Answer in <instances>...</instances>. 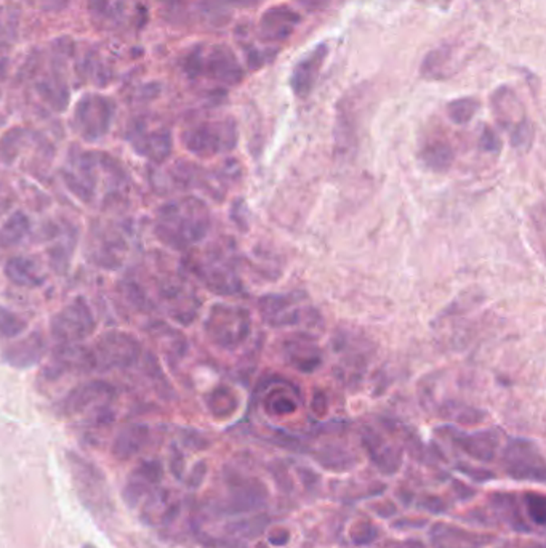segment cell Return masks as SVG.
<instances>
[{
  "instance_id": "cell-1",
  "label": "cell",
  "mask_w": 546,
  "mask_h": 548,
  "mask_svg": "<svg viewBox=\"0 0 546 548\" xmlns=\"http://www.w3.org/2000/svg\"><path fill=\"white\" fill-rule=\"evenodd\" d=\"M210 229V214L204 202L196 197L168 202L159 210L160 239L177 249L201 243Z\"/></svg>"
},
{
  "instance_id": "cell-2",
  "label": "cell",
  "mask_w": 546,
  "mask_h": 548,
  "mask_svg": "<svg viewBox=\"0 0 546 548\" xmlns=\"http://www.w3.org/2000/svg\"><path fill=\"white\" fill-rule=\"evenodd\" d=\"M66 458L72 486L81 504L100 524H110L114 518L116 508L103 472L87 458L81 457L74 452H68Z\"/></svg>"
},
{
  "instance_id": "cell-3",
  "label": "cell",
  "mask_w": 546,
  "mask_h": 548,
  "mask_svg": "<svg viewBox=\"0 0 546 548\" xmlns=\"http://www.w3.org/2000/svg\"><path fill=\"white\" fill-rule=\"evenodd\" d=\"M206 333L212 343L233 351L241 347L252 333V316L243 306L216 303L206 320Z\"/></svg>"
},
{
  "instance_id": "cell-4",
  "label": "cell",
  "mask_w": 546,
  "mask_h": 548,
  "mask_svg": "<svg viewBox=\"0 0 546 548\" xmlns=\"http://www.w3.org/2000/svg\"><path fill=\"white\" fill-rule=\"evenodd\" d=\"M492 110L498 124L510 132L512 148L527 153L533 143V127L514 91L510 87H500L492 95Z\"/></svg>"
},
{
  "instance_id": "cell-5",
  "label": "cell",
  "mask_w": 546,
  "mask_h": 548,
  "mask_svg": "<svg viewBox=\"0 0 546 548\" xmlns=\"http://www.w3.org/2000/svg\"><path fill=\"white\" fill-rule=\"evenodd\" d=\"M239 133L233 119L196 125L183 135L187 151L197 158H214L231 153L237 146Z\"/></svg>"
},
{
  "instance_id": "cell-6",
  "label": "cell",
  "mask_w": 546,
  "mask_h": 548,
  "mask_svg": "<svg viewBox=\"0 0 546 548\" xmlns=\"http://www.w3.org/2000/svg\"><path fill=\"white\" fill-rule=\"evenodd\" d=\"M91 354L93 368L100 370L130 368L141 356V345L130 333L112 331L98 339Z\"/></svg>"
},
{
  "instance_id": "cell-7",
  "label": "cell",
  "mask_w": 546,
  "mask_h": 548,
  "mask_svg": "<svg viewBox=\"0 0 546 548\" xmlns=\"http://www.w3.org/2000/svg\"><path fill=\"white\" fill-rule=\"evenodd\" d=\"M502 464L506 475L518 481H545V460L540 452L539 446L531 439L514 437L508 441Z\"/></svg>"
},
{
  "instance_id": "cell-8",
  "label": "cell",
  "mask_w": 546,
  "mask_h": 548,
  "mask_svg": "<svg viewBox=\"0 0 546 548\" xmlns=\"http://www.w3.org/2000/svg\"><path fill=\"white\" fill-rule=\"evenodd\" d=\"M228 485V500L218 510L223 514H239L255 512L263 507L268 499V489L260 479L247 478L235 470H226L225 475Z\"/></svg>"
},
{
  "instance_id": "cell-9",
  "label": "cell",
  "mask_w": 546,
  "mask_h": 548,
  "mask_svg": "<svg viewBox=\"0 0 546 548\" xmlns=\"http://www.w3.org/2000/svg\"><path fill=\"white\" fill-rule=\"evenodd\" d=\"M95 329L91 306L83 299H76L52 320V333L62 345H74L85 341Z\"/></svg>"
},
{
  "instance_id": "cell-10",
  "label": "cell",
  "mask_w": 546,
  "mask_h": 548,
  "mask_svg": "<svg viewBox=\"0 0 546 548\" xmlns=\"http://www.w3.org/2000/svg\"><path fill=\"white\" fill-rule=\"evenodd\" d=\"M304 295L302 292L268 293L258 300V310L271 327H287L302 324L306 316Z\"/></svg>"
},
{
  "instance_id": "cell-11",
  "label": "cell",
  "mask_w": 546,
  "mask_h": 548,
  "mask_svg": "<svg viewBox=\"0 0 546 548\" xmlns=\"http://www.w3.org/2000/svg\"><path fill=\"white\" fill-rule=\"evenodd\" d=\"M196 273L206 287L218 295H237L243 292V281L226 258H208L196 266Z\"/></svg>"
},
{
  "instance_id": "cell-12",
  "label": "cell",
  "mask_w": 546,
  "mask_h": 548,
  "mask_svg": "<svg viewBox=\"0 0 546 548\" xmlns=\"http://www.w3.org/2000/svg\"><path fill=\"white\" fill-rule=\"evenodd\" d=\"M358 129H359V116L353 100L348 98L340 100L333 139H335V151L341 159L351 158L356 151Z\"/></svg>"
},
{
  "instance_id": "cell-13",
  "label": "cell",
  "mask_w": 546,
  "mask_h": 548,
  "mask_svg": "<svg viewBox=\"0 0 546 548\" xmlns=\"http://www.w3.org/2000/svg\"><path fill=\"white\" fill-rule=\"evenodd\" d=\"M327 55H329L327 45L319 43L318 47H314L311 52H308L303 58L298 60L291 76L292 91L298 98H306L311 95Z\"/></svg>"
},
{
  "instance_id": "cell-14",
  "label": "cell",
  "mask_w": 546,
  "mask_h": 548,
  "mask_svg": "<svg viewBox=\"0 0 546 548\" xmlns=\"http://www.w3.org/2000/svg\"><path fill=\"white\" fill-rule=\"evenodd\" d=\"M362 446L377 468L385 475H395L402 466V451L391 445L378 431L366 427L360 435Z\"/></svg>"
},
{
  "instance_id": "cell-15",
  "label": "cell",
  "mask_w": 546,
  "mask_h": 548,
  "mask_svg": "<svg viewBox=\"0 0 546 548\" xmlns=\"http://www.w3.org/2000/svg\"><path fill=\"white\" fill-rule=\"evenodd\" d=\"M77 120L85 139H100L110 129L111 106L103 98H87L77 106Z\"/></svg>"
},
{
  "instance_id": "cell-16",
  "label": "cell",
  "mask_w": 546,
  "mask_h": 548,
  "mask_svg": "<svg viewBox=\"0 0 546 548\" xmlns=\"http://www.w3.org/2000/svg\"><path fill=\"white\" fill-rule=\"evenodd\" d=\"M302 16L285 5L268 8L258 23V31L266 42H283L297 29Z\"/></svg>"
},
{
  "instance_id": "cell-17",
  "label": "cell",
  "mask_w": 546,
  "mask_h": 548,
  "mask_svg": "<svg viewBox=\"0 0 546 548\" xmlns=\"http://www.w3.org/2000/svg\"><path fill=\"white\" fill-rule=\"evenodd\" d=\"M112 396H114V389L110 383L101 382V380L83 383L64 398L62 404V412L66 416H74V414L89 409L95 404L110 401Z\"/></svg>"
},
{
  "instance_id": "cell-18",
  "label": "cell",
  "mask_w": 546,
  "mask_h": 548,
  "mask_svg": "<svg viewBox=\"0 0 546 548\" xmlns=\"http://www.w3.org/2000/svg\"><path fill=\"white\" fill-rule=\"evenodd\" d=\"M429 535L433 548H483L493 541L492 535L474 534L466 529L444 523L435 524Z\"/></svg>"
},
{
  "instance_id": "cell-19",
  "label": "cell",
  "mask_w": 546,
  "mask_h": 548,
  "mask_svg": "<svg viewBox=\"0 0 546 548\" xmlns=\"http://www.w3.org/2000/svg\"><path fill=\"white\" fill-rule=\"evenodd\" d=\"M450 437L460 451H464L466 456H470L474 460L492 462L495 458L498 446V437L495 431L464 433V431L450 430Z\"/></svg>"
},
{
  "instance_id": "cell-20",
  "label": "cell",
  "mask_w": 546,
  "mask_h": 548,
  "mask_svg": "<svg viewBox=\"0 0 546 548\" xmlns=\"http://www.w3.org/2000/svg\"><path fill=\"white\" fill-rule=\"evenodd\" d=\"M263 396V408L266 414L273 417L292 416L297 412L302 403V396L292 383L277 379L268 383Z\"/></svg>"
},
{
  "instance_id": "cell-21",
  "label": "cell",
  "mask_w": 546,
  "mask_h": 548,
  "mask_svg": "<svg viewBox=\"0 0 546 548\" xmlns=\"http://www.w3.org/2000/svg\"><path fill=\"white\" fill-rule=\"evenodd\" d=\"M45 348L47 345L42 333H29L28 337L10 343L2 351V360L16 369L33 368L41 362Z\"/></svg>"
},
{
  "instance_id": "cell-22",
  "label": "cell",
  "mask_w": 546,
  "mask_h": 548,
  "mask_svg": "<svg viewBox=\"0 0 546 548\" xmlns=\"http://www.w3.org/2000/svg\"><path fill=\"white\" fill-rule=\"evenodd\" d=\"M207 72L218 82L235 85L243 81L244 71L233 50L220 45L215 47L207 58Z\"/></svg>"
},
{
  "instance_id": "cell-23",
  "label": "cell",
  "mask_w": 546,
  "mask_h": 548,
  "mask_svg": "<svg viewBox=\"0 0 546 548\" xmlns=\"http://www.w3.org/2000/svg\"><path fill=\"white\" fill-rule=\"evenodd\" d=\"M283 354H285L287 361L291 362V366L306 374L316 370L322 362V356H321L318 345L312 339H306V337L287 341Z\"/></svg>"
},
{
  "instance_id": "cell-24",
  "label": "cell",
  "mask_w": 546,
  "mask_h": 548,
  "mask_svg": "<svg viewBox=\"0 0 546 548\" xmlns=\"http://www.w3.org/2000/svg\"><path fill=\"white\" fill-rule=\"evenodd\" d=\"M149 439V428L143 424L127 425L119 431L112 443V456L118 460H130L135 457Z\"/></svg>"
},
{
  "instance_id": "cell-25",
  "label": "cell",
  "mask_w": 546,
  "mask_h": 548,
  "mask_svg": "<svg viewBox=\"0 0 546 548\" xmlns=\"http://www.w3.org/2000/svg\"><path fill=\"white\" fill-rule=\"evenodd\" d=\"M418 160L426 170L435 174H445L450 167L454 166L455 151L454 148L444 139H431L422 146L418 153Z\"/></svg>"
},
{
  "instance_id": "cell-26",
  "label": "cell",
  "mask_w": 546,
  "mask_h": 548,
  "mask_svg": "<svg viewBox=\"0 0 546 548\" xmlns=\"http://www.w3.org/2000/svg\"><path fill=\"white\" fill-rule=\"evenodd\" d=\"M491 507L495 514L500 516V520L505 521L510 524V528L518 531V533H529L531 529L527 528L526 521L522 518V510L519 507L516 495L508 493L492 494Z\"/></svg>"
},
{
  "instance_id": "cell-27",
  "label": "cell",
  "mask_w": 546,
  "mask_h": 548,
  "mask_svg": "<svg viewBox=\"0 0 546 548\" xmlns=\"http://www.w3.org/2000/svg\"><path fill=\"white\" fill-rule=\"evenodd\" d=\"M456 62L455 49L449 45H443L439 49L429 52L422 66V74L428 79H445L449 74L455 72L454 62Z\"/></svg>"
},
{
  "instance_id": "cell-28",
  "label": "cell",
  "mask_w": 546,
  "mask_h": 548,
  "mask_svg": "<svg viewBox=\"0 0 546 548\" xmlns=\"http://www.w3.org/2000/svg\"><path fill=\"white\" fill-rule=\"evenodd\" d=\"M5 274L14 284L24 285V287H35L43 283L37 264L26 257L10 258L5 264Z\"/></svg>"
},
{
  "instance_id": "cell-29",
  "label": "cell",
  "mask_w": 546,
  "mask_h": 548,
  "mask_svg": "<svg viewBox=\"0 0 546 548\" xmlns=\"http://www.w3.org/2000/svg\"><path fill=\"white\" fill-rule=\"evenodd\" d=\"M316 460H318L319 466H324L325 470H332V472L351 470L358 462L353 452L348 451L346 447L339 445H327L321 447L316 452Z\"/></svg>"
},
{
  "instance_id": "cell-30",
  "label": "cell",
  "mask_w": 546,
  "mask_h": 548,
  "mask_svg": "<svg viewBox=\"0 0 546 548\" xmlns=\"http://www.w3.org/2000/svg\"><path fill=\"white\" fill-rule=\"evenodd\" d=\"M208 410L215 418H228L239 408V399L228 387H216L206 398Z\"/></svg>"
},
{
  "instance_id": "cell-31",
  "label": "cell",
  "mask_w": 546,
  "mask_h": 548,
  "mask_svg": "<svg viewBox=\"0 0 546 548\" xmlns=\"http://www.w3.org/2000/svg\"><path fill=\"white\" fill-rule=\"evenodd\" d=\"M135 145L139 146V153L156 162H164L172 154V137L166 130L151 133L145 139L141 137Z\"/></svg>"
},
{
  "instance_id": "cell-32",
  "label": "cell",
  "mask_w": 546,
  "mask_h": 548,
  "mask_svg": "<svg viewBox=\"0 0 546 548\" xmlns=\"http://www.w3.org/2000/svg\"><path fill=\"white\" fill-rule=\"evenodd\" d=\"M29 218L23 212H14V216L8 218L7 222L4 223V226L0 228V244L4 247H12L20 244L24 236L28 235Z\"/></svg>"
},
{
  "instance_id": "cell-33",
  "label": "cell",
  "mask_w": 546,
  "mask_h": 548,
  "mask_svg": "<svg viewBox=\"0 0 546 548\" xmlns=\"http://www.w3.org/2000/svg\"><path fill=\"white\" fill-rule=\"evenodd\" d=\"M479 111V101L476 98H458L447 104V116L456 125L470 124Z\"/></svg>"
},
{
  "instance_id": "cell-34",
  "label": "cell",
  "mask_w": 546,
  "mask_h": 548,
  "mask_svg": "<svg viewBox=\"0 0 546 548\" xmlns=\"http://www.w3.org/2000/svg\"><path fill=\"white\" fill-rule=\"evenodd\" d=\"M443 417L454 420L456 424L476 425L484 420L485 414L483 410L476 409V408L450 401L443 408Z\"/></svg>"
},
{
  "instance_id": "cell-35",
  "label": "cell",
  "mask_w": 546,
  "mask_h": 548,
  "mask_svg": "<svg viewBox=\"0 0 546 548\" xmlns=\"http://www.w3.org/2000/svg\"><path fill=\"white\" fill-rule=\"evenodd\" d=\"M152 485L148 479L143 478L139 472L133 470L132 476L127 481L122 497H124L125 505L127 507L135 508L139 505L141 500L145 499L146 495L151 491Z\"/></svg>"
},
{
  "instance_id": "cell-36",
  "label": "cell",
  "mask_w": 546,
  "mask_h": 548,
  "mask_svg": "<svg viewBox=\"0 0 546 548\" xmlns=\"http://www.w3.org/2000/svg\"><path fill=\"white\" fill-rule=\"evenodd\" d=\"M26 322L0 306V339H14L24 332Z\"/></svg>"
},
{
  "instance_id": "cell-37",
  "label": "cell",
  "mask_w": 546,
  "mask_h": 548,
  "mask_svg": "<svg viewBox=\"0 0 546 548\" xmlns=\"http://www.w3.org/2000/svg\"><path fill=\"white\" fill-rule=\"evenodd\" d=\"M524 507L533 524L543 526L546 521V500L541 494L527 493L524 494Z\"/></svg>"
},
{
  "instance_id": "cell-38",
  "label": "cell",
  "mask_w": 546,
  "mask_h": 548,
  "mask_svg": "<svg viewBox=\"0 0 546 548\" xmlns=\"http://www.w3.org/2000/svg\"><path fill=\"white\" fill-rule=\"evenodd\" d=\"M268 521L270 520H268L266 516L260 514V516H256V518H254V520L243 521V523H235V526H231V528H229V533H231L233 535H247V537H255V535H260L262 533H263Z\"/></svg>"
},
{
  "instance_id": "cell-39",
  "label": "cell",
  "mask_w": 546,
  "mask_h": 548,
  "mask_svg": "<svg viewBox=\"0 0 546 548\" xmlns=\"http://www.w3.org/2000/svg\"><path fill=\"white\" fill-rule=\"evenodd\" d=\"M377 537H378V529L369 521H359L351 528V541L359 547L370 545L372 542L377 541Z\"/></svg>"
},
{
  "instance_id": "cell-40",
  "label": "cell",
  "mask_w": 546,
  "mask_h": 548,
  "mask_svg": "<svg viewBox=\"0 0 546 548\" xmlns=\"http://www.w3.org/2000/svg\"><path fill=\"white\" fill-rule=\"evenodd\" d=\"M135 472H139L143 478L148 479L152 486H158L164 476V466L159 460H145L135 468Z\"/></svg>"
},
{
  "instance_id": "cell-41",
  "label": "cell",
  "mask_w": 546,
  "mask_h": 548,
  "mask_svg": "<svg viewBox=\"0 0 546 548\" xmlns=\"http://www.w3.org/2000/svg\"><path fill=\"white\" fill-rule=\"evenodd\" d=\"M231 218L235 220V225L243 231L249 229V208L245 206L243 199H237L231 207Z\"/></svg>"
},
{
  "instance_id": "cell-42",
  "label": "cell",
  "mask_w": 546,
  "mask_h": 548,
  "mask_svg": "<svg viewBox=\"0 0 546 548\" xmlns=\"http://www.w3.org/2000/svg\"><path fill=\"white\" fill-rule=\"evenodd\" d=\"M481 148L485 153L498 154L502 149V139L497 133L492 130L491 127H485L484 132L481 135Z\"/></svg>"
},
{
  "instance_id": "cell-43",
  "label": "cell",
  "mask_w": 546,
  "mask_h": 548,
  "mask_svg": "<svg viewBox=\"0 0 546 548\" xmlns=\"http://www.w3.org/2000/svg\"><path fill=\"white\" fill-rule=\"evenodd\" d=\"M456 468L464 473L465 476L473 479L474 483H487V481L495 478L493 473L489 472V470H483V468H474V466H465V464H460Z\"/></svg>"
},
{
  "instance_id": "cell-44",
  "label": "cell",
  "mask_w": 546,
  "mask_h": 548,
  "mask_svg": "<svg viewBox=\"0 0 546 548\" xmlns=\"http://www.w3.org/2000/svg\"><path fill=\"white\" fill-rule=\"evenodd\" d=\"M206 475H207V464L197 462L194 466L193 472L189 473V476H187V487H191V489L201 487L204 479H206Z\"/></svg>"
},
{
  "instance_id": "cell-45",
  "label": "cell",
  "mask_w": 546,
  "mask_h": 548,
  "mask_svg": "<svg viewBox=\"0 0 546 548\" xmlns=\"http://www.w3.org/2000/svg\"><path fill=\"white\" fill-rule=\"evenodd\" d=\"M270 470L273 472V476L276 479L279 487H281L283 491H291L292 481L289 479V475H287V468H285L283 464L277 462L274 466H270Z\"/></svg>"
},
{
  "instance_id": "cell-46",
  "label": "cell",
  "mask_w": 546,
  "mask_h": 548,
  "mask_svg": "<svg viewBox=\"0 0 546 548\" xmlns=\"http://www.w3.org/2000/svg\"><path fill=\"white\" fill-rule=\"evenodd\" d=\"M422 507L425 510H428V512H433V514H445L449 505L443 499L431 495V497H425L423 499Z\"/></svg>"
},
{
  "instance_id": "cell-47",
  "label": "cell",
  "mask_w": 546,
  "mask_h": 548,
  "mask_svg": "<svg viewBox=\"0 0 546 548\" xmlns=\"http://www.w3.org/2000/svg\"><path fill=\"white\" fill-rule=\"evenodd\" d=\"M170 470L172 475L177 479L183 478V473H185V457L178 449H173L172 458H170Z\"/></svg>"
},
{
  "instance_id": "cell-48",
  "label": "cell",
  "mask_w": 546,
  "mask_h": 548,
  "mask_svg": "<svg viewBox=\"0 0 546 548\" xmlns=\"http://www.w3.org/2000/svg\"><path fill=\"white\" fill-rule=\"evenodd\" d=\"M297 2L310 12H321L329 7V4H330V0H297Z\"/></svg>"
},
{
  "instance_id": "cell-49",
  "label": "cell",
  "mask_w": 546,
  "mask_h": 548,
  "mask_svg": "<svg viewBox=\"0 0 546 548\" xmlns=\"http://www.w3.org/2000/svg\"><path fill=\"white\" fill-rule=\"evenodd\" d=\"M268 539H270V542L273 543V545H279V547H283V545H285V543L289 542V539H291V534H289V531H285V529L277 528L271 533Z\"/></svg>"
},
{
  "instance_id": "cell-50",
  "label": "cell",
  "mask_w": 546,
  "mask_h": 548,
  "mask_svg": "<svg viewBox=\"0 0 546 548\" xmlns=\"http://www.w3.org/2000/svg\"><path fill=\"white\" fill-rule=\"evenodd\" d=\"M454 491L456 493V497L462 500L471 499L476 495L474 489L465 486L464 483H460V481H454Z\"/></svg>"
},
{
  "instance_id": "cell-51",
  "label": "cell",
  "mask_w": 546,
  "mask_h": 548,
  "mask_svg": "<svg viewBox=\"0 0 546 548\" xmlns=\"http://www.w3.org/2000/svg\"><path fill=\"white\" fill-rule=\"evenodd\" d=\"M312 410L321 417L324 416L325 412H327V399H325V396L322 393H318V395L314 396Z\"/></svg>"
},
{
  "instance_id": "cell-52",
  "label": "cell",
  "mask_w": 546,
  "mask_h": 548,
  "mask_svg": "<svg viewBox=\"0 0 546 548\" xmlns=\"http://www.w3.org/2000/svg\"><path fill=\"white\" fill-rule=\"evenodd\" d=\"M374 508L375 510H378L377 514H380V516H383V518H388L389 514H393L396 512L395 505H393L391 502H380V504H378V505H375Z\"/></svg>"
},
{
  "instance_id": "cell-53",
  "label": "cell",
  "mask_w": 546,
  "mask_h": 548,
  "mask_svg": "<svg viewBox=\"0 0 546 548\" xmlns=\"http://www.w3.org/2000/svg\"><path fill=\"white\" fill-rule=\"evenodd\" d=\"M423 521H396V529H410V528H422L423 524H420Z\"/></svg>"
},
{
  "instance_id": "cell-54",
  "label": "cell",
  "mask_w": 546,
  "mask_h": 548,
  "mask_svg": "<svg viewBox=\"0 0 546 548\" xmlns=\"http://www.w3.org/2000/svg\"><path fill=\"white\" fill-rule=\"evenodd\" d=\"M395 548H426L425 547V543L420 541H417V539H408V541L404 542L402 545H398Z\"/></svg>"
},
{
  "instance_id": "cell-55",
  "label": "cell",
  "mask_w": 546,
  "mask_h": 548,
  "mask_svg": "<svg viewBox=\"0 0 546 548\" xmlns=\"http://www.w3.org/2000/svg\"><path fill=\"white\" fill-rule=\"evenodd\" d=\"M533 548H543V547H541V545H535V547H533Z\"/></svg>"
}]
</instances>
